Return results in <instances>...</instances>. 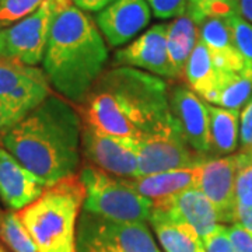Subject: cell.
<instances>
[{
    "instance_id": "1",
    "label": "cell",
    "mask_w": 252,
    "mask_h": 252,
    "mask_svg": "<svg viewBox=\"0 0 252 252\" xmlns=\"http://www.w3.org/2000/svg\"><path fill=\"white\" fill-rule=\"evenodd\" d=\"M77 111L84 125L133 140L147 135L171 112L167 83L126 66L102 73Z\"/></svg>"
},
{
    "instance_id": "2",
    "label": "cell",
    "mask_w": 252,
    "mask_h": 252,
    "mask_svg": "<svg viewBox=\"0 0 252 252\" xmlns=\"http://www.w3.org/2000/svg\"><path fill=\"white\" fill-rule=\"evenodd\" d=\"M81 122L70 101L51 94L1 139V146L51 187L77 175L81 162Z\"/></svg>"
},
{
    "instance_id": "3",
    "label": "cell",
    "mask_w": 252,
    "mask_h": 252,
    "mask_svg": "<svg viewBox=\"0 0 252 252\" xmlns=\"http://www.w3.org/2000/svg\"><path fill=\"white\" fill-rule=\"evenodd\" d=\"M108 48L95 21L72 0H55L44 72L63 98L81 104L104 73Z\"/></svg>"
},
{
    "instance_id": "4",
    "label": "cell",
    "mask_w": 252,
    "mask_h": 252,
    "mask_svg": "<svg viewBox=\"0 0 252 252\" xmlns=\"http://www.w3.org/2000/svg\"><path fill=\"white\" fill-rule=\"evenodd\" d=\"M86 196L79 175L56 182L18 212L38 252H77V217Z\"/></svg>"
},
{
    "instance_id": "5",
    "label": "cell",
    "mask_w": 252,
    "mask_h": 252,
    "mask_svg": "<svg viewBox=\"0 0 252 252\" xmlns=\"http://www.w3.org/2000/svg\"><path fill=\"white\" fill-rule=\"evenodd\" d=\"M79 178L86 196L83 210L118 223H146L153 203L132 188L125 178H118L97 167L86 164Z\"/></svg>"
},
{
    "instance_id": "6",
    "label": "cell",
    "mask_w": 252,
    "mask_h": 252,
    "mask_svg": "<svg viewBox=\"0 0 252 252\" xmlns=\"http://www.w3.org/2000/svg\"><path fill=\"white\" fill-rule=\"evenodd\" d=\"M135 149L139 161V177L188 168L207 158V156L196 153L189 147L171 112L153 130L136 140Z\"/></svg>"
},
{
    "instance_id": "7",
    "label": "cell",
    "mask_w": 252,
    "mask_h": 252,
    "mask_svg": "<svg viewBox=\"0 0 252 252\" xmlns=\"http://www.w3.org/2000/svg\"><path fill=\"white\" fill-rule=\"evenodd\" d=\"M77 252H161L146 223H118L81 213Z\"/></svg>"
},
{
    "instance_id": "8",
    "label": "cell",
    "mask_w": 252,
    "mask_h": 252,
    "mask_svg": "<svg viewBox=\"0 0 252 252\" xmlns=\"http://www.w3.org/2000/svg\"><path fill=\"white\" fill-rule=\"evenodd\" d=\"M54 11L55 0H46L32 14L9 27L1 28L0 58L27 66L42 63Z\"/></svg>"
},
{
    "instance_id": "9",
    "label": "cell",
    "mask_w": 252,
    "mask_h": 252,
    "mask_svg": "<svg viewBox=\"0 0 252 252\" xmlns=\"http://www.w3.org/2000/svg\"><path fill=\"white\" fill-rule=\"evenodd\" d=\"M133 139L102 133L93 126L81 127V153L87 162L118 178L139 177V161Z\"/></svg>"
},
{
    "instance_id": "10",
    "label": "cell",
    "mask_w": 252,
    "mask_h": 252,
    "mask_svg": "<svg viewBox=\"0 0 252 252\" xmlns=\"http://www.w3.org/2000/svg\"><path fill=\"white\" fill-rule=\"evenodd\" d=\"M51 83L45 72L0 58V101L27 115L51 94Z\"/></svg>"
},
{
    "instance_id": "11",
    "label": "cell",
    "mask_w": 252,
    "mask_h": 252,
    "mask_svg": "<svg viewBox=\"0 0 252 252\" xmlns=\"http://www.w3.org/2000/svg\"><path fill=\"white\" fill-rule=\"evenodd\" d=\"M237 156L205 158L199 165L196 188L202 190L216 207L220 224L235 223Z\"/></svg>"
},
{
    "instance_id": "12",
    "label": "cell",
    "mask_w": 252,
    "mask_h": 252,
    "mask_svg": "<svg viewBox=\"0 0 252 252\" xmlns=\"http://www.w3.org/2000/svg\"><path fill=\"white\" fill-rule=\"evenodd\" d=\"M170 111L181 135L192 150L210 154V117L207 102L185 84L175 86L168 95Z\"/></svg>"
},
{
    "instance_id": "13",
    "label": "cell",
    "mask_w": 252,
    "mask_h": 252,
    "mask_svg": "<svg viewBox=\"0 0 252 252\" xmlns=\"http://www.w3.org/2000/svg\"><path fill=\"white\" fill-rule=\"evenodd\" d=\"M114 59L118 66L139 69L161 79H177L168 56L164 23L150 27L133 42L118 49Z\"/></svg>"
},
{
    "instance_id": "14",
    "label": "cell",
    "mask_w": 252,
    "mask_h": 252,
    "mask_svg": "<svg viewBox=\"0 0 252 252\" xmlns=\"http://www.w3.org/2000/svg\"><path fill=\"white\" fill-rule=\"evenodd\" d=\"M150 18L152 9L147 0H114L97 13L94 21L107 44L118 48L147 27Z\"/></svg>"
},
{
    "instance_id": "15",
    "label": "cell",
    "mask_w": 252,
    "mask_h": 252,
    "mask_svg": "<svg viewBox=\"0 0 252 252\" xmlns=\"http://www.w3.org/2000/svg\"><path fill=\"white\" fill-rule=\"evenodd\" d=\"M48 187L0 143V200L4 206L20 212L35 202Z\"/></svg>"
},
{
    "instance_id": "16",
    "label": "cell",
    "mask_w": 252,
    "mask_h": 252,
    "mask_svg": "<svg viewBox=\"0 0 252 252\" xmlns=\"http://www.w3.org/2000/svg\"><path fill=\"white\" fill-rule=\"evenodd\" d=\"M199 165L200 164L188 168H177L150 175H140L126 181L136 192L149 199L154 207H164L168 206L172 199L184 190L196 188Z\"/></svg>"
},
{
    "instance_id": "17",
    "label": "cell",
    "mask_w": 252,
    "mask_h": 252,
    "mask_svg": "<svg viewBox=\"0 0 252 252\" xmlns=\"http://www.w3.org/2000/svg\"><path fill=\"white\" fill-rule=\"evenodd\" d=\"M149 221L165 252H205L203 240L195 228L172 215L168 207L153 206Z\"/></svg>"
},
{
    "instance_id": "18",
    "label": "cell",
    "mask_w": 252,
    "mask_h": 252,
    "mask_svg": "<svg viewBox=\"0 0 252 252\" xmlns=\"http://www.w3.org/2000/svg\"><path fill=\"white\" fill-rule=\"evenodd\" d=\"M199 39L206 45L220 72H238L244 61L233 39L225 18H207L198 26Z\"/></svg>"
},
{
    "instance_id": "19",
    "label": "cell",
    "mask_w": 252,
    "mask_h": 252,
    "mask_svg": "<svg viewBox=\"0 0 252 252\" xmlns=\"http://www.w3.org/2000/svg\"><path fill=\"white\" fill-rule=\"evenodd\" d=\"M164 207H168L172 215L192 225L202 240L220 224L216 207L198 188L184 190L172 199L168 206Z\"/></svg>"
},
{
    "instance_id": "20",
    "label": "cell",
    "mask_w": 252,
    "mask_h": 252,
    "mask_svg": "<svg viewBox=\"0 0 252 252\" xmlns=\"http://www.w3.org/2000/svg\"><path fill=\"white\" fill-rule=\"evenodd\" d=\"M210 117V154L225 157L240 147V111L207 102Z\"/></svg>"
},
{
    "instance_id": "21",
    "label": "cell",
    "mask_w": 252,
    "mask_h": 252,
    "mask_svg": "<svg viewBox=\"0 0 252 252\" xmlns=\"http://www.w3.org/2000/svg\"><path fill=\"white\" fill-rule=\"evenodd\" d=\"M219 74L220 72L213 62L209 49L200 39H198V44L189 56L184 72V80L187 81V86L192 91H195L200 98H203V101L210 104L216 93Z\"/></svg>"
},
{
    "instance_id": "22",
    "label": "cell",
    "mask_w": 252,
    "mask_h": 252,
    "mask_svg": "<svg viewBox=\"0 0 252 252\" xmlns=\"http://www.w3.org/2000/svg\"><path fill=\"white\" fill-rule=\"evenodd\" d=\"M199 31L196 23L184 14L167 24V49L177 79H184V72L198 44Z\"/></svg>"
},
{
    "instance_id": "23",
    "label": "cell",
    "mask_w": 252,
    "mask_h": 252,
    "mask_svg": "<svg viewBox=\"0 0 252 252\" xmlns=\"http://www.w3.org/2000/svg\"><path fill=\"white\" fill-rule=\"evenodd\" d=\"M251 97L252 72L244 66L238 72H220L216 93L210 104L241 112Z\"/></svg>"
},
{
    "instance_id": "24",
    "label": "cell",
    "mask_w": 252,
    "mask_h": 252,
    "mask_svg": "<svg viewBox=\"0 0 252 252\" xmlns=\"http://www.w3.org/2000/svg\"><path fill=\"white\" fill-rule=\"evenodd\" d=\"M0 238L13 252H38L32 237L18 216V212L10 210L1 215Z\"/></svg>"
},
{
    "instance_id": "25",
    "label": "cell",
    "mask_w": 252,
    "mask_h": 252,
    "mask_svg": "<svg viewBox=\"0 0 252 252\" xmlns=\"http://www.w3.org/2000/svg\"><path fill=\"white\" fill-rule=\"evenodd\" d=\"M196 26L207 18H227L240 14V0H188L187 13Z\"/></svg>"
},
{
    "instance_id": "26",
    "label": "cell",
    "mask_w": 252,
    "mask_h": 252,
    "mask_svg": "<svg viewBox=\"0 0 252 252\" xmlns=\"http://www.w3.org/2000/svg\"><path fill=\"white\" fill-rule=\"evenodd\" d=\"M235 175L237 207H252V153L238 152Z\"/></svg>"
},
{
    "instance_id": "27",
    "label": "cell",
    "mask_w": 252,
    "mask_h": 252,
    "mask_svg": "<svg viewBox=\"0 0 252 252\" xmlns=\"http://www.w3.org/2000/svg\"><path fill=\"white\" fill-rule=\"evenodd\" d=\"M225 20L231 30L235 46L243 58L244 66L252 72V23L241 14H234Z\"/></svg>"
},
{
    "instance_id": "28",
    "label": "cell",
    "mask_w": 252,
    "mask_h": 252,
    "mask_svg": "<svg viewBox=\"0 0 252 252\" xmlns=\"http://www.w3.org/2000/svg\"><path fill=\"white\" fill-rule=\"evenodd\" d=\"M46 0H0V27L6 28L38 10Z\"/></svg>"
},
{
    "instance_id": "29",
    "label": "cell",
    "mask_w": 252,
    "mask_h": 252,
    "mask_svg": "<svg viewBox=\"0 0 252 252\" xmlns=\"http://www.w3.org/2000/svg\"><path fill=\"white\" fill-rule=\"evenodd\" d=\"M152 13L157 18H175L187 13L188 0H147Z\"/></svg>"
},
{
    "instance_id": "30",
    "label": "cell",
    "mask_w": 252,
    "mask_h": 252,
    "mask_svg": "<svg viewBox=\"0 0 252 252\" xmlns=\"http://www.w3.org/2000/svg\"><path fill=\"white\" fill-rule=\"evenodd\" d=\"M205 252H234L224 224H219L203 240Z\"/></svg>"
},
{
    "instance_id": "31",
    "label": "cell",
    "mask_w": 252,
    "mask_h": 252,
    "mask_svg": "<svg viewBox=\"0 0 252 252\" xmlns=\"http://www.w3.org/2000/svg\"><path fill=\"white\" fill-rule=\"evenodd\" d=\"M240 152L252 153V97L240 112Z\"/></svg>"
},
{
    "instance_id": "32",
    "label": "cell",
    "mask_w": 252,
    "mask_h": 252,
    "mask_svg": "<svg viewBox=\"0 0 252 252\" xmlns=\"http://www.w3.org/2000/svg\"><path fill=\"white\" fill-rule=\"evenodd\" d=\"M227 233L234 252H252V234L250 231L234 223L227 227Z\"/></svg>"
},
{
    "instance_id": "33",
    "label": "cell",
    "mask_w": 252,
    "mask_h": 252,
    "mask_svg": "<svg viewBox=\"0 0 252 252\" xmlns=\"http://www.w3.org/2000/svg\"><path fill=\"white\" fill-rule=\"evenodd\" d=\"M24 117L26 115L21 114L20 111L11 108L6 102L0 101V143L4 135Z\"/></svg>"
},
{
    "instance_id": "34",
    "label": "cell",
    "mask_w": 252,
    "mask_h": 252,
    "mask_svg": "<svg viewBox=\"0 0 252 252\" xmlns=\"http://www.w3.org/2000/svg\"><path fill=\"white\" fill-rule=\"evenodd\" d=\"M73 3L83 11L98 13L102 9L109 6L114 0H72Z\"/></svg>"
},
{
    "instance_id": "35",
    "label": "cell",
    "mask_w": 252,
    "mask_h": 252,
    "mask_svg": "<svg viewBox=\"0 0 252 252\" xmlns=\"http://www.w3.org/2000/svg\"><path fill=\"white\" fill-rule=\"evenodd\" d=\"M235 223L252 234V207H237Z\"/></svg>"
},
{
    "instance_id": "36",
    "label": "cell",
    "mask_w": 252,
    "mask_h": 252,
    "mask_svg": "<svg viewBox=\"0 0 252 252\" xmlns=\"http://www.w3.org/2000/svg\"><path fill=\"white\" fill-rule=\"evenodd\" d=\"M240 14L252 23V0H240Z\"/></svg>"
},
{
    "instance_id": "37",
    "label": "cell",
    "mask_w": 252,
    "mask_h": 252,
    "mask_svg": "<svg viewBox=\"0 0 252 252\" xmlns=\"http://www.w3.org/2000/svg\"><path fill=\"white\" fill-rule=\"evenodd\" d=\"M0 252H6V251H4V250H3V248L0 247Z\"/></svg>"
},
{
    "instance_id": "38",
    "label": "cell",
    "mask_w": 252,
    "mask_h": 252,
    "mask_svg": "<svg viewBox=\"0 0 252 252\" xmlns=\"http://www.w3.org/2000/svg\"><path fill=\"white\" fill-rule=\"evenodd\" d=\"M0 219H1V213H0Z\"/></svg>"
},
{
    "instance_id": "39",
    "label": "cell",
    "mask_w": 252,
    "mask_h": 252,
    "mask_svg": "<svg viewBox=\"0 0 252 252\" xmlns=\"http://www.w3.org/2000/svg\"><path fill=\"white\" fill-rule=\"evenodd\" d=\"M0 31H1V27H0Z\"/></svg>"
}]
</instances>
